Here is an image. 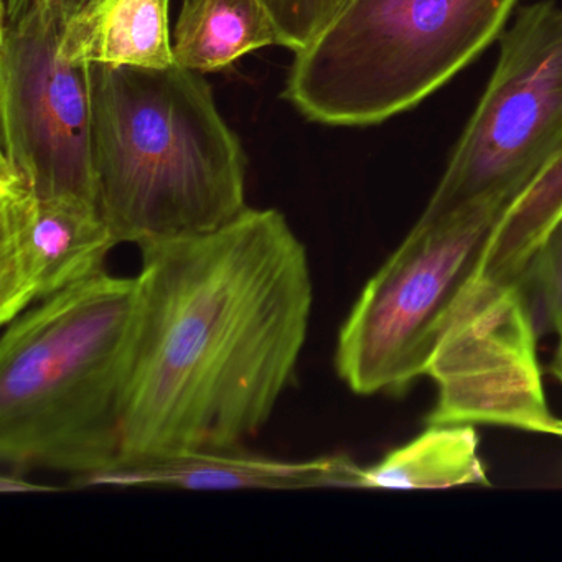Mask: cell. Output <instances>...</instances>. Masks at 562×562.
I'll return each instance as SVG.
<instances>
[{
	"mask_svg": "<svg viewBox=\"0 0 562 562\" xmlns=\"http://www.w3.org/2000/svg\"><path fill=\"white\" fill-rule=\"evenodd\" d=\"M139 249L123 459L238 449L294 380L314 307L307 249L279 210L249 206Z\"/></svg>",
	"mask_w": 562,
	"mask_h": 562,
	"instance_id": "cell-1",
	"label": "cell"
},
{
	"mask_svg": "<svg viewBox=\"0 0 562 562\" xmlns=\"http://www.w3.org/2000/svg\"><path fill=\"white\" fill-rule=\"evenodd\" d=\"M137 308V276L101 272L2 325L0 460L12 472L75 480L123 459Z\"/></svg>",
	"mask_w": 562,
	"mask_h": 562,
	"instance_id": "cell-2",
	"label": "cell"
},
{
	"mask_svg": "<svg viewBox=\"0 0 562 562\" xmlns=\"http://www.w3.org/2000/svg\"><path fill=\"white\" fill-rule=\"evenodd\" d=\"M94 156L101 213L117 245L205 235L246 205L248 157L203 75L98 67Z\"/></svg>",
	"mask_w": 562,
	"mask_h": 562,
	"instance_id": "cell-3",
	"label": "cell"
},
{
	"mask_svg": "<svg viewBox=\"0 0 562 562\" xmlns=\"http://www.w3.org/2000/svg\"><path fill=\"white\" fill-rule=\"evenodd\" d=\"M518 0H351L301 54L282 100L312 123L370 127L413 110L505 31Z\"/></svg>",
	"mask_w": 562,
	"mask_h": 562,
	"instance_id": "cell-4",
	"label": "cell"
},
{
	"mask_svg": "<svg viewBox=\"0 0 562 562\" xmlns=\"http://www.w3.org/2000/svg\"><path fill=\"white\" fill-rule=\"evenodd\" d=\"M515 196L492 195L419 218L367 282L338 334L335 368L360 396L426 376L443 325Z\"/></svg>",
	"mask_w": 562,
	"mask_h": 562,
	"instance_id": "cell-5",
	"label": "cell"
},
{
	"mask_svg": "<svg viewBox=\"0 0 562 562\" xmlns=\"http://www.w3.org/2000/svg\"><path fill=\"white\" fill-rule=\"evenodd\" d=\"M562 149V8L525 5L419 218L492 195L516 196Z\"/></svg>",
	"mask_w": 562,
	"mask_h": 562,
	"instance_id": "cell-6",
	"label": "cell"
},
{
	"mask_svg": "<svg viewBox=\"0 0 562 562\" xmlns=\"http://www.w3.org/2000/svg\"><path fill=\"white\" fill-rule=\"evenodd\" d=\"M68 15L48 0H4L0 37L2 162L37 192L100 206L97 65L65 47Z\"/></svg>",
	"mask_w": 562,
	"mask_h": 562,
	"instance_id": "cell-7",
	"label": "cell"
},
{
	"mask_svg": "<svg viewBox=\"0 0 562 562\" xmlns=\"http://www.w3.org/2000/svg\"><path fill=\"white\" fill-rule=\"evenodd\" d=\"M535 307L525 282L473 272L427 363L437 386L427 424H483L561 439L536 351Z\"/></svg>",
	"mask_w": 562,
	"mask_h": 562,
	"instance_id": "cell-8",
	"label": "cell"
},
{
	"mask_svg": "<svg viewBox=\"0 0 562 562\" xmlns=\"http://www.w3.org/2000/svg\"><path fill=\"white\" fill-rule=\"evenodd\" d=\"M116 246L100 206L44 195L0 160V324L104 272Z\"/></svg>",
	"mask_w": 562,
	"mask_h": 562,
	"instance_id": "cell-9",
	"label": "cell"
},
{
	"mask_svg": "<svg viewBox=\"0 0 562 562\" xmlns=\"http://www.w3.org/2000/svg\"><path fill=\"white\" fill-rule=\"evenodd\" d=\"M357 462L347 456L281 460L238 449H195L123 459L116 465L71 480L75 488L307 490L353 488Z\"/></svg>",
	"mask_w": 562,
	"mask_h": 562,
	"instance_id": "cell-10",
	"label": "cell"
},
{
	"mask_svg": "<svg viewBox=\"0 0 562 562\" xmlns=\"http://www.w3.org/2000/svg\"><path fill=\"white\" fill-rule=\"evenodd\" d=\"M169 5L170 0H91L67 19L65 47L98 67H172Z\"/></svg>",
	"mask_w": 562,
	"mask_h": 562,
	"instance_id": "cell-11",
	"label": "cell"
},
{
	"mask_svg": "<svg viewBox=\"0 0 562 562\" xmlns=\"http://www.w3.org/2000/svg\"><path fill=\"white\" fill-rule=\"evenodd\" d=\"M472 424H427L373 465H357L355 488L437 490L490 485Z\"/></svg>",
	"mask_w": 562,
	"mask_h": 562,
	"instance_id": "cell-12",
	"label": "cell"
},
{
	"mask_svg": "<svg viewBox=\"0 0 562 562\" xmlns=\"http://www.w3.org/2000/svg\"><path fill=\"white\" fill-rule=\"evenodd\" d=\"M172 45L177 65L206 75L229 70L279 38L259 0H183Z\"/></svg>",
	"mask_w": 562,
	"mask_h": 562,
	"instance_id": "cell-13",
	"label": "cell"
},
{
	"mask_svg": "<svg viewBox=\"0 0 562 562\" xmlns=\"http://www.w3.org/2000/svg\"><path fill=\"white\" fill-rule=\"evenodd\" d=\"M562 218V149L513 199L496 222L476 272L496 282L525 281L539 248Z\"/></svg>",
	"mask_w": 562,
	"mask_h": 562,
	"instance_id": "cell-14",
	"label": "cell"
},
{
	"mask_svg": "<svg viewBox=\"0 0 562 562\" xmlns=\"http://www.w3.org/2000/svg\"><path fill=\"white\" fill-rule=\"evenodd\" d=\"M268 11L279 45L301 54L351 4V0H259Z\"/></svg>",
	"mask_w": 562,
	"mask_h": 562,
	"instance_id": "cell-15",
	"label": "cell"
},
{
	"mask_svg": "<svg viewBox=\"0 0 562 562\" xmlns=\"http://www.w3.org/2000/svg\"><path fill=\"white\" fill-rule=\"evenodd\" d=\"M525 281L538 292L542 315L562 340V218L546 236Z\"/></svg>",
	"mask_w": 562,
	"mask_h": 562,
	"instance_id": "cell-16",
	"label": "cell"
},
{
	"mask_svg": "<svg viewBox=\"0 0 562 562\" xmlns=\"http://www.w3.org/2000/svg\"><path fill=\"white\" fill-rule=\"evenodd\" d=\"M0 486L4 493L57 492L58 490L55 486L32 485L19 472H5L0 479Z\"/></svg>",
	"mask_w": 562,
	"mask_h": 562,
	"instance_id": "cell-17",
	"label": "cell"
},
{
	"mask_svg": "<svg viewBox=\"0 0 562 562\" xmlns=\"http://www.w3.org/2000/svg\"><path fill=\"white\" fill-rule=\"evenodd\" d=\"M48 2H52V4L57 5L58 9H60L61 12H65V14L68 15V18H71V15L77 14V12H80L81 9L87 8L88 4H90L91 0H48Z\"/></svg>",
	"mask_w": 562,
	"mask_h": 562,
	"instance_id": "cell-18",
	"label": "cell"
},
{
	"mask_svg": "<svg viewBox=\"0 0 562 562\" xmlns=\"http://www.w3.org/2000/svg\"><path fill=\"white\" fill-rule=\"evenodd\" d=\"M551 373L562 384V340H559L558 350H555L554 360L551 363Z\"/></svg>",
	"mask_w": 562,
	"mask_h": 562,
	"instance_id": "cell-19",
	"label": "cell"
}]
</instances>
